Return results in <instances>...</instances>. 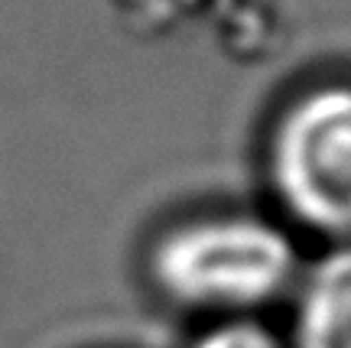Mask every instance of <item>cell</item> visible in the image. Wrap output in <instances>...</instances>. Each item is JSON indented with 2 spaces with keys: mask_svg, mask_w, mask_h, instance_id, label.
I'll return each mask as SVG.
<instances>
[{
  "mask_svg": "<svg viewBox=\"0 0 351 348\" xmlns=\"http://www.w3.org/2000/svg\"><path fill=\"white\" fill-rule=\"evenodd\" d=\"M263 170L289 224L351 241V78L313 82L276 111Z\"/></svg>",
  "mask_w": 351,
  "mask_h": 348,
  "instance_id": "obj_2",
  "label": "cell"
},
{
  "mask_svg": "<svg viewBox=\"0 0 351 348\" xmlns=\"http://www.w3.org/2000/svg\"><path fill=\"white\" fill-rule=\"evenodd\" d=\"M289 299V348H351V241L302 264Z\"/></svg>",
  "mask_w": 351,
  "mask_h": 348,
  "instance_id": "obj_3",
  "label": "cell"
},
{
  "mask_svg": "<svg viewBox=\"0 0 351 348\" xmlns=\"http://www.w3.org/2000/svg\"><path fill=\"white\" fill-rule=\"evenodd\" d=\"M302 257L289 224L261 211H202L169 224L147 251V277L182 312L212 319L263 316L293 297Z\"/></svg>",
  "mask_w": 351,
  "mask_h": 348,
  "instance_id": "obj_1",
  "label": "cell"
},
{
  "mask_svg": "<svg viewBox=\"0 0 351 348\" xmlns=\"http://www.w3.org/2000/svg\"><path fill=\"white\" fill-rule=\"evenodd\" d=\"M189 348H289L287 336H280L263 316H234L212 319L192 336Z\"/></svg>",
  "mask_w": 351,
  "mask_h": 348,
  "instance_id": "obj_4",
  "label": "cell"
}]
</instances>
